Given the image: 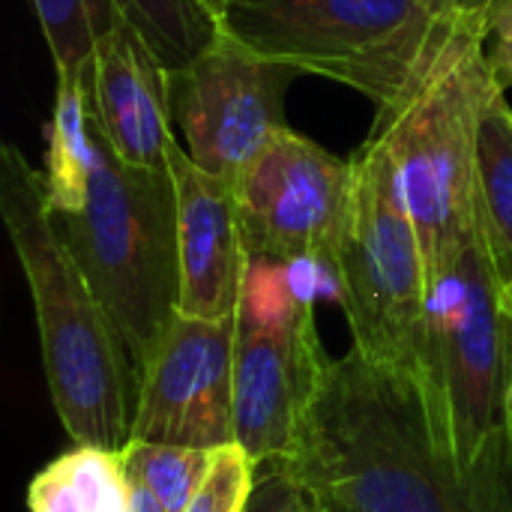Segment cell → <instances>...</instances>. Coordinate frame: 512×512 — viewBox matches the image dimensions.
<instances>
[{
    "instance_id": "6da1fadb",
    "label": "cell",
    "mask_w": 512,
    "mask_h": 512,
    "mask_svg": "<svg viewBox=\"0 0 512 512\" xmlns=\"http://www.w3.org/2000/svg\"><path fill=\"white\" fill-rule=\"evenodd\" d=\"M288 459L345 512H512V432L462 465L426 393L354 348L327 360Z\"/></svg>"
},
{
    "instance_id": "7a4b0ae2",
    "label": "cell",
    "mask_w": 512,
    "mask_h": 512,
    "mask_svg": "<svg viewBox=\"0 0 512 512\" xmlns=\"http://www.w3.org/2000/svg\"><path fill=\"white\" fill-rule=\"evenodd\" d=\"M0 216L30 285L45 381L66 435L123 450L141 375L57 228L42 171L9 141L0 147Z\"/></svg>"
},
{
    "instance_id": "3957f363",
    "label": "cell",
    "mask_w": 512,
    "mask_h": 512,
    "mask_svg": "<svg viewBox=\"0 0 512 512\" xmlns=\"http://www.w3.org/2000/svg\"><path fill=\"white\" fill-rule=\"evenodd\" d=\"M486 45V27L456 18L411 87L378 111L366 135L396 171L429 279L480 234L477 141L483 114L501 93Z\"/></svg>"
},
{
    "instance_id": "277c9868",
    "label": "cell",
    "mask_w": 512,
    "mask_h": 512,
    "mask_svg": "<svg viewBox=\"0 0 512 512\" xmlns=\"http://www.w3.org/2000/svg\"><path fill=\"white\" fill-rule=\"evenodd\" d=\"M96 138L99 159L84 207L51 213L141 375L180 312L177 189L171 168H132L99 126Z\"/></svg>"
},
{
    "instance_id": "5b68a950",
    "label": "cell",
    "mask_w": 512,
    "mask_h": 512,
    "mask_svg": "<svg viewBox=\"0 0 512 512\" xmlns=\"http://www.w3.org/2000/svg\"><path fill=\"white\" fill-rule=\"evenodd\" d=\"M453 21L438 0H228L219 12L255 54L339 81L375 111L411 87Z\"/></svg>"
},
{
    "instance_id": "8992f818",
    "label": "cell",
    "mask_w": 512,
    "mask_h": 512,
    "mask_svg": "<svg viewBox=\"0 0 512 512\" xmlns=\"http://www.w3.org/2000/svg\"><path fill=\"white\" fill-rule=\"evenodd\" d=\"M351 162L354 198L336 261V285L354 351L387 372L411 378L435 411L426 321L429 270L420 234L387 153L366 138L351 153Z\"/></svg>"
},
{
    "instance_id": "52a82bcc",
    "label": "cell",
    "mask_w": 512,
    "mask_h": 512,
    "mask_svg": "<svg viewBox=\"0 0 512 512\" xmlns=\"http://www.w3.org/2000/svg\"><path fill=\"white\" fill-rule=\"evenodd\" d=\"M426 321L435 411L459 462L471 468L510 432L512 309L483 231L429 279Z\"/></svg>"
},
{
    "instance_id": "ba28073f",
    "label": "cell",
    "mask_w": 512,
    "mask_h": 512,
    "mask_svg": "<svg viewBox=\"0 0 512 512\" xmlns=\"http://www.w3.org/2000/svg\"><path fill=\"white\" fill-rule=\"evenodd\" d=\"M291 270L252 258L234 315V432L255 462L291 456L330 360L315 324V288Z\"/></svg>"
},
{
    "instance_id": "9c48e42d",
    "label": "cell",
    "mask_w": 512,
    "mask_h": 512,
    "mask_svg": "<svg viewBox=\"0 0 512 512\" xmlns=\"http://www.w3.org/2000/svg\"><path fill=\"white\" fill-rule=\"evenodd\" d=\"M234 192L252 258L318 264L336 279L354 198L351 156H336L285 126L246 168Z\"/></svg>"
},
{
    "instance_id": "30bf717a",
    "label": "cell",
    "mask_w": 512,
    "mask_h": 512,
    "mask_svg": "<svg viewBox=\"0 0 512 512\" xmlns=\"http://www.w3.org/2000/svg\"><path fill=\"white\" fill-rule=\"evenodd\" d=\"M294 78L300 72L255 54L219 27L210 48L168 72L174 132L192 162L237 186L276 132L291 126L285 96Z\"/></svg>"
},
{
    "instance_id": "8fae6325",
    "label": "cell",
    "mask_w": 512,
    "mask_h": 512,
    "mask_svg": "<svg viewBox=\"0 0 512 512\" xmlns=\"http://www.w3.org/2000/svg\"><path fill=\"white\" fill-rule=\"evenodd\" d=\"M132 438L195 450L237 444L234 318L174 315L141 372Z\"/></svg>"
},
{
    "instance_id": "7c38bea8",
    "label": "cell",
    "mask_w": 512,
    "mask_h": 512,
    "mask_svg": "<svg viewBox=\"0 0 512 512\" xmlns=\"http://www.w3.org/2000/svg\"><path fill=\"white\" fill-rule=\"evenodd\" d=\"M177 189L180 312L195 318H234L249 276V246L231 183L192 162L180 138L168 150Z\"/></svg>"
},
{
    "instance_id": "4fadbf2b",
    "label": "cell",
    "mask_w": 512,
    "mask_h": 512,
    "mask_svg": "<svg viewBox=\"0 0 512 512\" xmlns=\"http://www.w3.org/2000/svg\"><path fill=\"white\" fill-rule=\"evenodd\" d=\"M87 87L93 120L117 159L132 168L165 171L168 150L177 141L168 69L132 24L120 21L96 42Z\"/></svg>"
},
{
    "instance_id": "5bb4252c",
    "label": "cell",
    "mask_w": 512,
    "mask_h": 512,
    "mask_svg": "<svg viewBox=\"0 0 512 512\" xmlns=\"http://www.w3.org/2000/svg\"><path fill=\"white\" fill-rule=\"evenodd\" d=\"M45 192L54 213L84 207L99 159V138L90 108L87 72H57L54 108L45 126Z\"/></svg>"
},
{
    "instance_id": "9a60e30c",
    "label": "cell",
    "mask_w": 512,
    "mask_h": 512,
    "mask_svg": "<svg viewBox=\"0 0 512 512\" xmlns=\"http://www.w3.org/2000/svg\"><path fill=\"white\" fill-rule=\"evenodd\" d=\"M27 507L30 512H129L123 453L78 444L30 480Z\"/></svg>"
},
{
    "instance_id": "2e32d148",
    "label": "cell",
    "mask_w": 512,
    "mask_h": 512,
    "mask_svg": "<svg viewBox=\"0 0 512 512\" xmlns=\"http://www.w3.org/2000/svg\"><path fill=\"white\" fill-rule=\"evenodd\" d=\"M477 219L504 279L512 276V105L498 93L477 141Z\"/></svg>"
},
{
    "instance_id": "e0dca14e",
    "label": "cell",
    "mask_w": 512,
    "mask_h": 512,
    "mask_svg": "<svg viewBox=\"0 0 512 512\" xmlns=\"http://www.w3.org/2000/svg\"><path fill=\"white\" fill-rule=\"evenodd\" d=\"M123 21L132 24L156 51L168 72L192 63L219 36V18L204 0H114Z\"/></svg>"
},
{
    "instance_id": "ac0fdd59",
    "label": "cell",
    "mask_w": 512,
    "mask_h": 512,
    "mask_svg": "<svg viewBox=\"0 0 512 512\" xmlns=\"http://www.w3.org/2000/svg\"><path fill=\"white\" fill-rule=\"evenodd\" d=\"M54 72H87L96 42L111 33L123 15L114 0H30Z\"/></svg>"
},
{
    "instance_id": "d6986e66",
    "label": "cell",
    "mask_w": 512,
    "mask_h": 512,
    "mask_svg": "<svg viewBox=\"0 0 512 512\" xmlns=\"http://www.w3.org/2000/svg\"><path fill=\"white\" fill-rule=\"evenodd\" d=\"M123 465L132 480L147 486L165 512H186L195 492L207 480L216 450H195L177 444H153V441H129L123 450Z\"/></svg>"
},
{
    "instance_id": "ffe728a7",
    "label": "cell",
    "mask_w": 512,
    "mask_h": 512,
    "mask_svg": "<svg viewBox=\"0 0 512 512\" xmlns=\"http://www.w3.org/2000/svg\"><path fill=\"white\" fill-rule=\"evenodd\" d=\"M255 471L258 462L240 444L216 450V462L186 512H243L255 486Z\"/></svg>"
},
{
    "instance_id": "44dd1931",
    "label": "cell",
    "mask_w": 512,
    "mask_h": 512,
    "mask_svg": "<svg viewBox=\"0 0 512 512\" xmlns=\"http://www.w3.org/2000/svg\"><path fill=\"white\" fill-rule=\"evenodd\" d=\"M243 512H324V501L300 477L291 459L279 456L258 462L255 486Z\"/></svg>"
},
{
    "instance_id": "7402d4cb",
    "label": "cell",
    "mask_w": 512,
    "mask_h": 512,
    "mask_svg": "<svg viewBox=\"0 0 512 512\" xmlns=\"http://www.w3.org/2000/svg\"><path fill=\"white\" fill-rule=\"evenodd\" d=\"M489 69L501 93L512 87V3H507L489 24Z\"/></svg>"
},
{
    "instance_id": "603a6c76",
    "label": "cell",
    "mask_w": 512,
    "mask_h": 512,
    "mask_svg": "<svg viewBox=\"0 0 512 512\" xmlns=\"http://www.w3.org/2000/svg\"><path fill=\"white\" fill-rule=\"evenodd\" d=\"M441 9L450 15V18H459V21H471V24H480L489 30L492 18L512 3V0H438Z\"/></svg>"
},
{
    "instance_id": "cb8c5ba5",
    "label": "cell",
    "mask_w": 512,
    "mask_h": 512,
    "mask_svg": "<svg viewBox=\"0 0 512 512\" xmlns=\"http://www.w3.org/2000/svg\"><path fill=\"white\" fill-rule=\"evenodd\" d=\"M129 512H165V507L147 486L129 477Z\"/></svg>"
},
{
    "instance_id": "d4e9b609",
    "label": "cell",
    "mask_w": 512,
    "mask_h": 512,
    "mask_svg": "<svg viewBox=\"0 0 512 512\" xmlns=\"http://www.w3.org/2000/svg\"><path fill=\"white\" fill-rule=\"evenodd\" d=\"M225 3H228V0H204V6H207L216 18H219V12L225 9Z\"/></svg>"
},
{
    "instance_id": "484cf974",
    "label": "cell",
    "mask_w": 512,
    "mask_h": 512,
    "mask_svg": "<svg viewBox=\"0 0 512 512\" xmlns=\"http://www.w3.org/2000/svg\"><path fill=\"white\" fill-rule=\"evenodd\" d=\"M507 429L512 432V387H510V399H507Z\"/></svg>"
},
{
    "instance_id": "4316f807",
    "label": "cell",
    "mask_w": 512,
    "mask_h": 512,
    "mask_svg": "<svg viewBox=\"0 0 512 512\" xmlns=\"http://www.w3.org/2000/svg\"><path fill=\"white\" fill-rule=\"evenodd\" d=\"M507 303H510V309H512V276L507 279Z\"/></svg>"
},
{
    "instance_id": "83f0119b",
    "label": "cell",
    "mask_w": 512,
    "mask_h": 512,
    "mask_svg": "<svg viewBox=\"0 0 512 512\" xmlns=\"http://www.w3.org/2000/svg\"><path fill=\"white\" fill-rule=\"evenodd\" d=\"M324 512H345V510H339V507H330V504H324Z\"/></svg>"
}]
</instances>
